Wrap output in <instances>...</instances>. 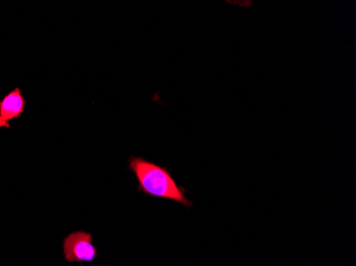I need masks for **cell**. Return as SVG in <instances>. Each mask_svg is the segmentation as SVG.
Wrapping results in <instances>:
<instances>
[{"instance_id":"6da1fadb","label":"cell","mask_w":356,"mask_h":266,"mask_svg":"<svg viewBox=\"0 0 356 266\" xmlns=\"http://www.w3.org/2000/svg\"><path fill=\"white\" fill-rule=\"evenodd\" d=\"M128 162L139 182L138 190L140 192L152 197L181 203L186 208L192 207L193 203L186 197L184 189L177 185L165 167L139 157H131Z\"/></svg>"},{"instance_id":"7a4b0ae2","label":"cell","mask_w":356,"mask_h":266,"mask_svg":"<svg viewBox=\"0 0 356 266\" xmlns=\"http://www.w3.org/2000/svg\"><path fill=\"white\" fill-rule=\"evenodd\" d=\"M64 257L69 262H91L97 255L91 233L75 231L63 241Z\"/></svg>"},{"instance_id":"3957f363","label":"cell","mask_w":356,"mask_h":266,"mask_svg":"<svg viewBox=\"0 0 356 266\" xmlns=\"http://www.w3.org/2000/svg\"><path fill=\"white\" fill-rule=\"evenodd\" d=\"M27 101L24 97L22 90L15 88L13 91L0 101V128L9 129L10 122L19 119L25 111Z\"/></svg>"}]
</instances>
